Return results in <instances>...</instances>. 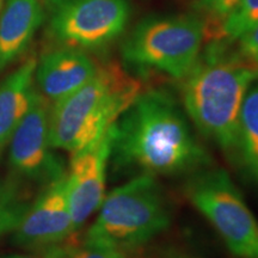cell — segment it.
<instances>
[{
    "instance_id": "13",
    "label": "cell",
    "mask_w": 258,
    "mask_h": 258,
    "mask_svg": "<svg viewBox=\"0 0 258 258\" xmlns=\"http://www.w3.org/2000/svg\"><path fill=\"white\" fill-rule=\"evenodd\" d=\"M37 61L29 59L0 84V153L30 108Z\"/></svg>"
},
{
    "instance_id": "20",
    "label": "cell",
    "mask_w": 258,
    "mask_h": 258,
    "mask_svg": "<svg viewBox=\"0 0 258 258\" xmlns=\"http://www.w3.org/2000/svg\"><path fill=\"white\" fill-rule=\"evenodd\" d=\"M0 258H41L37 254L31 253H16V254H8V256H3Z\"/></svg>"
},
{
    "instance_id": "1",
    "label": "cell",
    "mask_w": 258,
    "mask_h": 258,
    "mask_svg": "<svg viewBox=\"0 0 258 258\" xmlns=\"http://www.w3.org/2000/svg\"><path fill=\"white\" fill-rule=\"evenodd\" d=\"M110 160L115 173L133 176L191 175L212 166L185 111L159 90L141 92L114 124Z\"/></svg>"
},
{
    "instance_id": "21",
    "label": "cell",
    "mask_w": 258,
    "mask_h": 258,
    "mask_svg": "<svg viewBox=\"0 0 258 258\" xmlns=\"http://www.w3.org/2000/svg\"><path fill=\"white\" fill-rule=\"evenodd\" d=\"M0 4H2V0H0Z\"/></svg>"
},
{
    "instance_id": "8",
    "label": "cell",
    "mask_w": 258,
    "mask_h": 258,
    "mask_svg": "<svg viewBox=\"0 0 258 258\" xmlns=\"http://www.w3.org/2000/svg\"><path fill=\"white\" fill-rule=\"evenodd\" d=\"M49 118L48 99L37 91L9 141L11 169L22 178L46 184L64 175L59 159L51 153Z\"/></svg>"
},
{
    "instance_id": "19",
    "label": "cell",
    "mask_w": 258,
    "mask_h": 258,
    "mask_svg": "<svg viewBox=\"0 0 258 258\" xmlns=\"http://www.w3.org/2000/svg\"><path fill=\"white\" fill-rule=\"evenodd\" d=\"M202 9L215 18H224L238 0H200Z\"/></svg>"
},
{
    "instance_id": "4",
    "label": "cell",
    "mask_w": 258,
    "mask_h": 258,
    "mask_svg": "<svg viewBox=\"0 0 258 258\" xmlns=\"http://www.w3.org/2000/svg\"><path fill=\"white\" fill-rule=\"evenodd\" d=\"M85 235L127 252L147 244L170 226L171 214L157 177H131L105 195Z\"/></svg>"
},
{
    "instance_id": "15",
    "label": "cell",
    "mask_w": 258,
    "mask_h": 258,
    "mask_svg": "<svg viewBox=\"0 0 258 258\" xmlns=\"http://www.w3.org/2000/svg\"><path fill=\"white\" fill-rule=\"evenodd\" d=\"M41 258H128L127 252L109 246L84 235L83 239L70 238L54 246L47 247Z\"/></svg>"
},
{
    "instance_id": "16",
    "label": "cell",
    "mask_w": 258,
    "mask_h": 258,
    "mask_svg": "<svg viewBox=\"0 0 258 258\" xmlns=\"http://www.w3.org/2000/svg\"><path fill=\"white\" fill-rule=\"evenodd\" d=\"M258 23V0H238L217 29L218 42L238 41Z\"/></svg>"
},
{
    "instance_id": "6",
    "label": "cell",
    "mask_w": 258,
    "mask_h": 258,
    "mask_svg": "<svg viewBox=\"0 0 258 258\" xmlns=\"http://www.w3.org/2000/svg\"><path fill=\"white\" fill-rule=\"evenodd\" d=\"M185 194L231 253L258 258V221L224 169L209 166L191 173Z\"/></svg>"
},
{
    "instance_id": "14",
    "label": "cell",
    "mask_w": 258,
    "mask_h": 258,
    "mask_svg": "<svg viewBox=\"0 0 258 258\" xmlns=\"http://www.w3.org/2000/svg\"><path fill=\"white\" fill-rule=\"evenodd\" d=\"M235 154L247 176L258 183V83L251 86L241 104Z\"/></svg>"
},
{
    "instance_id": "18",
    "label": "cell",
    "mask_w": 258,
    "mask_h": 258,
    "mask_svg": "<svg viewBox=\"0 0 258 258\" xmlns=\"http://www.w3.org/2000/svg\"><path fill=\"white\" fill-rule=\"evenodd\" d=\"M238 41L240 53L258 63V23L245 32Z\"/></svg>"
},
{
    "instance_id": "10",
    "label": "cell",
    "mask_w": 258,
    "mask_h": 258,
    "mask_svg": "<svg viewBox=\"0 0 258 258\" xmlns=\"http://www.w3.org/2000/svg\"><path fill=\"white\" fill-rule=\"evenodd\" d=\"M112 127L93 144L72 153L66 184L71 215L77 230L98 211L105 198Z\"/></svg>"
},
{
    "instance_id": "11",
    "label": "cell",
    "mask_w": 258,
    "mask_h": 258,
    "mask_svg": "<svg viewBox=\"0 0 258 258\" xmlns=\"http://www.w3.org/2000/svg\"><path fill=\"white\" fill-rule=\"evenodd\" d=\"M97 69L85 51L66 46L48 51L37 61L35 80L41 95L56 103L91 80Z\"/></svg>"
},
{
    "instance_id": "5",
    "label": "cell",
    "mask_w": 258,
    "mask_h": 258,
    "mask_svg": "<svg viewBox=\"0 0 258 258\" xmlns=\"http://www.w3.org/2000/svg\"><path fill=\"white\" fill-rule=\"evenodd\" d=\"M205 31V24L194 17L145 19L125 38L122 57L182 80L201 55Z\"/></svg>"
},
{
    "instance_id": "12",
    "label": "cell",
    "mask_w": 258,
    "mask_h": 258,
    "mask_svg": "<svg viewBox=\"0 0 258 258\" xmlns=\"http://www.w3.org/2000/svg\"><path fill=\"white\" fill-rule=\"evenodd\" d=\"M44 14L38 0H8L0 17V71L30 43Z\"/></svg>"
},
{
    "instance_id": "2",
    "label": "cell",
    "mask_w": 258,
    "mask_h": 258,
    "mask_svg": "<svg viewBox=\"0 0 258 258\" xmlns=\"http://www.w3.org/2000/svg\"><path fill=\"white\" fill-rule=\"evenodd\" d=\"M182 80L184 111L196 131L235 156L241 104L258 80V63L218 42L200 55Z\"/></svg>"
},
{
    "instance_id": "17",
    "label": "cell",
    "mask_w": 258,
    "mask_h": 258,
    "mask_svg": "<svg viewBox=\"0 0 258 258\" xmlns=\"http://www.w3.org/2000/svg\"><path fill=\"white\" fill-rule=\"evenodd\" d=\"M29 206L17 183L0 179V237L16 230Z\"/></svg>"
},
{
    "instance_id": "3",
    "label": "cell",
    "mask_w": 258,
    "mask_h": 258,
    "mask_svg": "<svg viewBox=\"0 0 258 258\" xmlns=\"http://www.w3.org/2000/svg\"><path fill=\"white\" fill-rule=\"evenodd\" d=\"M141 92L140 82L118 63L98 66L91 80L50 109L51 147L74 153L93 144Z\"/></svg>"
},
{
    "instance_id": "9",
    "label": "cell",
    "mask_w": 258,
    "mask_h": 258,
    "mask_svg": "<svg viewBox=\"0 0 258 258\" xmlns=\"http://www.w3.org/2000/svg\"><path fill=\"white\" fill-rule=\"evenodd\" d=\"M77 231L70 211L64 173L47 184L40 196L30 203L14 231L12 243L25 250L43 251L69 240Z\"/></svg>"
},
{
    "instance_id": "7",
    "label": "cell",
    "mask_w": 258,
    "mask_h": 258,
    "mask_svg": "<svg viewBox=\"0 0 258 258\" xmlns=\"http://www.w3.org/2000/svg\"><path fill=\"white\" fill-rule=\"evenodd\" d=\"M129 15L125 0H60L51 14L50 31L67 47L99 48L124 31Z\"/></svg>"
}]
</instances>
